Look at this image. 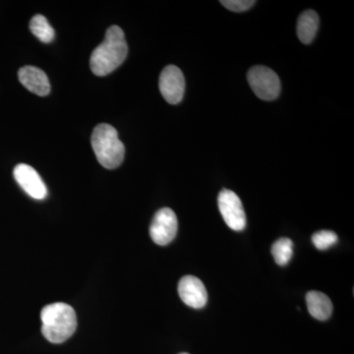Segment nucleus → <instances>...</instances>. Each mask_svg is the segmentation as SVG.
Returning a JSON list of instances; mask_svg holds the SVG:
<instances>
[{"label":"nucleus","instance_id":"nucleus-3","mask_svg":"<svg viewBox=\"0 0 354 354\" xmlns=\"http://www.w3.org/2000/svg\"><path fill=\"white\" fill-rule=\"evenodd\" d=\"M95 158L102 167L114 169L124 160L125 148L115 128L106 123L95 127L91 138Z\"/></svg>","mask_w":354,"mask_h":354},{"label":"nucleus","instance_id":"nucleus-10","mask_svg":"<svg viewBox=\"0 0 354 354\" xmlns=\"http://www.w3.org/2000/svg\"><path fill=\"white\" fill-rule=\"evenodd\" d=\"M21 84L30 92L46 97L50 94V84L43 70L35 66L22 67L18 72Z\"/></svg>","mask_w":354,"mask_h":354},{"label":"nucleus","instance_id":"nucleus-1","mask_svg":"<svg viewBox=\"0 0 354 354\" xmlns=\"http://www.w3.org/2000/svg\"><path fill=\"white\" fill-rule=\"evenodd\" d=\"M128 46L124 32L118 26H111L106 32L104 41L91 55L90 66L97 76L111 74L127 59Z\"/></svg>","mask_w":354,"mask_h":354},{"label":"nucleus","instance_id":"nucleus-11","mask_svg":"<svg viewBox=\"0 0 354 354\" xmlns=\"http://www.w3.org/2000/svg\"><path fill=\"white\" fill-rule=\"evenodd\" d=\"M307 308L310 315L317 320L325 321L333 312V304L329 297L320 291H310L306 295Z\"/></svg>","mask_w":354,"mask_h":354},{"label":"nucleus","instance_id":"nucleus-15","mask_svg":"<svg viewBox=\"0 0 354 354\" xmlns=\"http://www.w3.org/2000/svg\"><path fill=\"white\" fill-rule=\"evenodd\" d=\"M337 241V234L335 232H330V230H321V232H316L312 236V243L319 250L329 249L330 247L335 245Z\"/></svg>","mask_w":354,"mask_h":354},{"label":"nucleus","instance_id":"nucleus-16","mask_svg":"<svg viewBox=\"0 0 354 354\" xmlns=\"http://www.w3.org/2000/svg\"><path fill=\"white\" fill-rule=\"evenodd\" d=\"M221 3L228 10L234 11V12H243V11L250 9L255 4V1L253 0H225V1H221Z\"/></svg>","mask_w":354,"mask_h":354},{"label":"nucleus","instance_id":"nucleus-4","mask_svg":"<svg viewBox=\"0 0 354 354\" xmlns=\"http://www.w3.org/2000/svg\"><path fill=\"white\" fill-rule=\"evenodd\" d=\"M247 80L254 94L264 101H272L281 93V81L274 70L266 66H254L247 74Z\"/></svg>","mask_w":354,"mask_h":354},{"label":"nucleus","instance_id":"nucleus-9","mask_svg":"<svg viewBox=\"0 0 354 354\" xmlns=\"http://www.w3.org/2000/svg\"><path fill=\"white\" fill-rule=\"evenodd\" d=\"M178 293L184 304L192 308H203L208 301L206 288L196 277H183L178 283Z\"/></svg>","mask_w":354,"mask_h":354},{"label":"nucleus","instance_id":"nucleus-5","mask_svg":"<svg viewBox=\"0 0 354 354\" xmlns=\"http://www.w3.org/2000/svg\"><path fill=\"white\" fill-rule=\"evenodd\" d=\"M218 209L225 223L235 230L241 232L246 227V215L241 198L234 191L223 189L218 194Z\"/></svg>","mask_w":354,"mask_h":354},{"label":"nucleus","instance_id":"nucleus-7","mask_svg":"<svg viewBox=\"0 0 354 354\" xmlns=\"http://www.w3.org/2000/svg\"><path fill=\"white\" fill-rule=\"evenodd\" d=\"M160 91L165 101L177 104L183 101L185 91V80L181 70L174 65H169L160 76Z\"/></svg>","mask_w":354,"mask_h":354},{"label":"nucleus","instance_id":"nucleus-8","mask_svg":"<svg viewBox=\"0 0 354 354\" xmlns=\"http://www.w3.org/2000/svg\"><path fill=\"white\" fill-rule=\"evenodd\" d=\"M14 178L20 187L36 200H44L48 196V188L36 169L26 164L16 165L13 171Z\"/></svg>","mask_w":354,"mask_h":354},{"label":"nucleus","instance_id":"nucleus-12","mask_svg":"<svg viewBox=\"0 0 354 354\" xmlns=\"http://www.w3.org/2000/svg\"><path fill=\"white\" fill-rule=\"evenodd\" d=\"M319 28V16L315 11L307 10L300 15L297 22V35L300 41L311 44Z\"/></svg>","mask_w":354,"mask_h":354},{"label":"nucleus","instance_id":"nucleus-14","mask_svg":"<svg viewBox=\"0 0 354 354\" xmlns=\"http://www.w3.org/2000/svg\"><path fill=\"white\" fill-rule=\"evenodd\" d=\"M272 254L277 264H288L293 255V242L290 239H281L272 246Z\"/></svg>","mask_w":354,"mask_h":354},{"label":"nucleus","instance_id":"nucleus-2","mask_svg":"<svg viewBox=\"0 0 354 354\" xmlns=\"http://www.w3.org/2000/svg\"><path fill=\"white\" fill-rule=\"evenodd\" d=\"M41 333L48 342L62 344L75 333L77 316L70 305L57 302L41 312Z\"/></svg>","mask_w":354,"mask_h":354},{"label":"nucleus","instance_id":"nucleus-6","mask_svg":"<svg viewBox=\"0 0 354 354\" xmlns=\"http://www.w3.org/2000/svg\"><path fill=\"white\" fill-rule=\"evenodd\" d=\"M178 221L176 213L169 208L158 209L150 227V235L158 245L165 246L176 239Z\"/></svg>","mask_w":354,"mask_h":354},{"label":"nucleus","instance_id":"nucleus-17","mask_svg":"<svg viewBox=\"0 0 354 354\" xmlns=\"http://www.w3.org/2000/svg\"><path fill=\"white\" fill-rule=\"evenodd\" d=\"M180 354H189V353H180Z\"/></svg>","mask_w":354,"mask_h":354},{"label":"nucleus","instance_id":"nucleus-13","mask_svg":"<svg viewBox=\"0 0 354 354\" xmlns=\"http://www.w3.org/2000/svg\"><path fill=\"white\" fill-rule=\"evenodd\" d=\"M30 30L34 36H36L39 41L44 44H50L55 39V30L48 22L44 16L38 14L32 18L30 22Z\"/></svg>","mask_w":354,"mask_h":354}]
</instances>
